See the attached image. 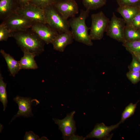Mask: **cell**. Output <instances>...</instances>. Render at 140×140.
I'll return each mask as SVG.
<instances>
[{"label":"cell","mask_w":140,"mask_h":140,"mask_svg":"<svg viewBox=\"0 0 140 140\" xmlns=\"http://www.w3.org/2000/svg\"><path fill=\"white\" fill-rule=\"evenodd\" d=\"M12 37L15 39L22 51L28 50L36 56L44 51L46 43L31 28L12 32Z\"/></svg>","instance_id":"6da1fadb"},{"label":"cell","mask_w":140,"mask_h":140,"mask_svg":"<svg viewBox=\"0 0 140 140\" xmlns=\"http://www.w3.org/2000/svg\"><path fill=\"white\" fill-rule=\"evenodd\" d=\"M90 11L81 10L79 16L71 18L68 20L71 32L76 41L89 46L93 45L88 31L90 28L87 26L86 20Z\"/></svg>","instance_id":"7a4b0ae2"},{"label":"cell","mask_w":140,"mask_h":140,"mask_svg":"<svg viewBox=\"0 0 140 140\" xmlns=\"http://www.w3.org/2000/svg\"><path fill=\"white\" fill-rule=\"evenodd\" d=\"M43 9L46 23L58 33L71 31L68 20L63 17L53 4Z\"/></svg>","instance_id":"3957f363"},{"label":"cell","mask_w":140,"mask_h":140,"mask_svg":"<svg viewBox=\"0 0 140 140\" xmlns=\"http://www.w3.org/2000/svg\"><path fill=\"white\" fill-rule=\"evenodd\" d=\"M90 27V37L92 40L102 39L106 32L110 20L102 11L92 14Z\"/></svg>","instance_id":"277c9868"},{"label":"cell","mask_w":140,"mask_h":140,"mask_svg":"<svg viewBox=\"0 0 140 140\" xmlns=\"http://www.w3.org/2000/svg\"><path fill=\"white\" fill-rule=\"evenodd\" d=\"M125 26L124 19L117 17L113 12L106 31L107 35L119 42L124 43L125 42L124 36Z\"/></svg>","instance_id":"5b68a950"},{"label":"cell","mask_w":140,"mask_h":140,"mask_svg":"<svg viewBox=\"0 0 140 140\" xmlns=\"http://www.w3.org/2000/svg\"><path fill=\"white\" fill-rule=\"evenodd\" d=\"M33 23L17 12L12 14L2 20L1 23L12 32L23 31L31 28Z\"/></svg>","instance_id":"8992f818"},{"label":"cell","mask_w":140,"mask_h":140,"mask_svg":"<svg viewBox=\"0 0 140 140\" xmlns=\"http://www.w3.org/2000/svg\"><path fill=\"white\" fill-rule=\"evenodd\" d=\"M73 111L67 115L63 119L53 118L54 123L59 127L62 135V138L64 140H70L71 137L75 135L76 130V123L74 119L75 113Z\"/></svg>","instance_id":"52a82bcc"},{"label":"cell","mask_w":140,"mask_h":140,"mask_svg":"<svg viewBox=\"0 0 140 140\" xmlns=\"http://www.w3.org/2000/svg\"><path fill=\"white\" fill-rule=\"evenodd\" d=\"M16 12L33 23H46L44 10L30 3L19 7Z\"/></svg>","instance_id":"ba28073f"},{"label":"cell","mask_w":140,"mask_h":140,"mask_svg":"<svg viewBox=\"0 0 140 140\" xmlns=\"http://www.w3.org/2000/svg\"><path fill=\"white\" fill-rule=\"evenodd\" d=\"M31 28L47 44H51L58 33L46 23H33Z\"/></svg>","instance_id":"9c48e42d"},{"label":"cell","mask_w":140,"mask_h":140,"mask_svg":"<svg viewBox=\"0 0 140 140\" xmlns=\"http://www.w3.org/2000/svg\"><path fill=\"white\" fill-rule=\"evenodd\" d=\"M53 4L66 19L75 17L79 12V6L75 0H66L54 3Z\"/></svg>","instance_id":"30bf717a"},{"label":"cell","mask_w":140,"mask_h":140,"mask_svg":"<svg viewBox=\"0 0 140 140\" xmlns=\"http://www.w3.org/2000/svg\"><path fill=\"white\" fill-rule=\"evenodd\" d=\"M13 100L18 104L19 109L17 113L13 117L9 124L19 117L28 118L33 116L31 106L33 101L36 99H32L31 97H24L17 95Z\"/></svg>","instance_id":"8fae6325"},{"label":"cell","mask_w":140,"mask_h":140,"mask_svg":"<svg viewBox=\"0 0 140 140\" xmlns=\"http://www.w3.org/2000/svg\"><path fill=\"white\" fill-rule=\"evenodd\" d=\"M120 124L119 122L114 125L107 126L103 123H97L93 130L85 137V139L95 138L99 139H110L112 137L110 133L118 128Z\"/></svg>","instance_id":"7c38bea8"},{"label":"cell","mask_w":140,"mask_h":140,"mask_svg":"<svg viewBox=\"0 0 140 140\" xmlns=\"http://www.w3.org/2000/svg\"><path fill=\"white\" fill-rule=\"evenodd\" d=\"M74 39L71 31L69 32L58 33L51 44L54 50L62 52L67 46L73 43Z\"/></svg>","instance_id":"4fadbf2b"},{"label":"cell","mask_w":140,"mask_h":140,"mask_svg":"<svg viewBox=\"0 0 140 140\" xmlns=\"http://www.w3.org/2000/svg\"><path fill=\"white\" fill-rule=\"evenodd\" d=\"M19 7V0H0V20L2 21L16 12Z\"/></svg>","instance_id":"5bb4252c"},{"label":"cell","mask_w":140,"mask_h":140,"mask_svg":"<svg viewBox=\"0 0 140 140\" xmlns=\"http://www.w3.org/2000/svg\"><path fill=\"white\" fill-rule=\"evenodd\" d=\"M140 11V8L127 6H119L116 11L123 17L125 20L126 26L130 25L136 15Z\"/></svg>","instance_id":"9a60e30c"},{"label":"cell","mask_w":140,"mask_h":140,"mask_svg":"<svg viewBox=\"0 0 140 140\" xmlns=\"http://www.w3.org/2000/svg\"><path fill=\"white\" fill-rule=\"evenodd\" d=\"M23 51L24 55L19 61L21 69H35L38 68V67L34 59L36 55L28 50Z\"/></svg>","instance_id":"2e32d148"},{"label":"cell","mask_w":140,"mask_h":140,"mask_svg":"<svg viewBox=\"0 0 140 140\" xmlns=\"http://www.w3.org/2000/svg\"><path fill=\"white\" fill-rule=\"evenodd\" d=\"M0 52L7 63L10 74L15 77L21 69L19 61L16 60L9 54L6 53L4 50H1Z\"/></svg>","instance_id":"e0dca14e"},{"label":"cell","mask_w":140,"mask_h":140,"mask_svg":"<svg viewBox=\"0 0 140 140\" xmlns=\"http://www.w3.org/2000/svg\"><path fill=\"white\" fill-rule=\"evenodd\" d=\"M124 36L125 41L140 39V29H136L131 25H126Z\"/></svg>","instance_id":"ac0fdd59"},{"label":"cell","mask_w":140,"mask_h":140,"mask_svg":"<svg viewBox=\"0 0 140 140\" xmlns=\"http://www.w3.org/2000/svg\"><path fill=\"white\" fill-rule=\"evenodd\" d=\"M82 3L86 10H95L106 4V0H82Z\"/></svg>","instance_id":"d6986e66"},{"label":"cell","mask_w":140,"mask_h":140,"mask_svg":"<svg viewBox=\"0 0 140 140\" xmlns=\"http://www.w3.org/2000/svg\"><path fill=\"white\" fill-rule=\"evenodd\" d=\"M4 78L1 72L0 73V100L3 106V110H5L8 101L6 91V83L4 81Z\"/></svg>","instance_id":"ffe728a7"},{"label":"cell","mask_w":140,"mask_h":140,"mask_svg":"<svg viewBox=\"0 0 140 140\" xmlns=\"http://www.w3.org/2000/svg\"><path fill=\"white\" fill-rule=\"evenodd\" d=\"M123 46L130 53H140V39L130 41H126L123 43Z\"/></svg>","instance_id":"44dd1931"},{"label":"cell","mask_w":140,"mask_h":140,"mask_svg":"<svg viewBox=\"0 0 140 140\" xmlns=\"http://www.w3.org/2000/svg\"><path fill=\"white\" fill-rule=\"evenodd\" d=\"M138 102V101L135 104L131 103L125 107L122 114L121 119L119 122L120 124L134 114Z\"/></svg>","instance_id":"7402d4cb"},{"label":"cell","mask_w":140,"mask_h":140,"mask_svg":"<svg viewBox=\"0 0 140 140\" xmlns=\"http://www.w3.org/2000/svg\"><path fill=\"white\" fill-rule=\"evenodd\" d=\"M12 32L4 24L0 25V41H6L9 38L12 37Z\"/></svg>","instance_id":"603a6c76"},{"label":"cell","mask_w":140,"mask_h":140,"mask_svg":"<svg viewBox=\"0 0 140 140\" xmlns=\"http://www.w3.org/2000/svg\"><path fill=\"white\" fill-rule=\"evenodd\" d=\"M54 3L53 0H31L30 3L44 9Z\"/></svg>","instance_id":"cb8c5ba5"},{"label":"cell","mask_w":140,"mask_h":140,"mask_svg":"<svg viewBox=\"0 0 140 140\" xmlns=\"http://www.w3.org/2000/svg\"><path fill=\"white\" fill-rule=\"evenodd\" d=\"M119 6H127L140 8V0H116Z\"/></svg>","instance_id":"d4e9b609"},{"label":"cell","mask_w":140,"mask_h":140,"mask_svg":"<svg viewBox=\"0 0 140 140\" xmlns=\"http://www.w3.org/2000/svg\"><path fill=\"white\" fill-rule=\"evenodd\" d=\"M128 79L134 84L140 81V72L129 71L126 74Z\"/></svg>","instance_id":"484cf974"},{"label":"cell","mask_w":140,"mask_h":140,"mask_svg":"<svg viewBox=\"0 0 140 140\" xmlns=\"http://www.w3.org/2000/svg\"><path fill=\"white\" fill-rule=\"evenodd\" d=\"M131 54L132 56V61L128 66L129 71L140 72V62L134 55Z\"/></svg>","instance_id":"4316f807"},{"label":"cell","mask_w":140,"mask_h":140,"mask_svg":"<svg viewBox=\"0 0 140 140\" xmlns=\"http://www.w3.org/2000/svg\"><path fill=\"white\" fill-rule=\"evenodd\" d=\"M24 140H40L39 137L31 131L26 132L24 136Z\"/></svg>","instance_id":"83f0119b"},{"label":"cell","mask_w":140,"mask_h":140,"mask_svg":"<svg viewBox=\"0 0 140 140\" xmlns=\"http://www.w3.org/2000/svg\"><path fill=\"white\" fill-rule=\"evenodd\" d=\"M130 25L136 29H140V11L135 16Z\"/></svg>","instance_id":"f1b7e54d"},{"label":"cell","mask_w":140,"mask_h":140,"mask_svg":"<svg viewBox=\"0 0 140 140\" xmlns=\"http://www.w3.org/2000/svg\"><path fill=\"white\" fill-rule=\"evenodd\" d=\"M31 0H19V2L20 7L25 6L28 4Z\"/></svg>","instance_id":"f546056e"},{"label":"cell","mask_w":140,"mask_h":140,"mask_svg":"<svg viewBox=\"0 0 140 140\" xmlns=\"http://www.w3.org/2000/svg\"><path fill=\"white\" fill-rule=\"evenodd\" d=\"M86 139L85 137H84L82 136H79L78 135H73L71 138L70 140H84Z\"/></svg>","instance_id":"4dcf8cb0"},{"label":"cell","mask_w":140,"mask_h":140,"mask_svg":"<svg viewBox=\"0 0 140 140\" xmlns=\"http://www.w3.org/2000/svg\"><path fill=\"white\" fill-rule=\"evenodd\" d=\"M134 55L140 62V53H131Z\"/></svg>","instance_id":"1f68e13d"},{"label":"cell","mask_w":140,"mask_h":140,"mask_svg":"<svg viewBox=\"0 0 140 140\" xmlns=\"http://www.w3.org/2000/svg\"><path fill=\"white\" fill-rule=\"evenodd\" d=\"M65 0H53L54 3H55V2H61V1H64Z\"/></svg>","instance_id":"d6a6232c"}]
</instances>
